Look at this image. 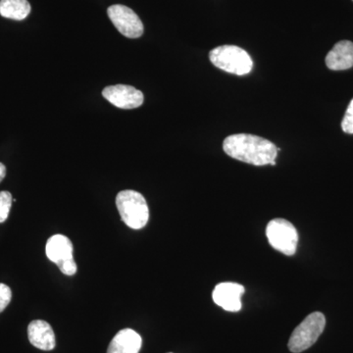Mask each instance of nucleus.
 <instances>
[{
    "label": "nucleus",
    "mask_w": 353,
    "mask_h": 353,
    "mask_svg": "<svg viewBox=\"0 0 353 353\" xmlns=\"http://www.w3.org/2000/svg\"><path fill=\"white\" fill-rule=\"evenodd\" d=\"M223 150L230 157L254 166H274L279 152V148L268 139L250 134L228 137L223 143Z\"/></svg>",
    "instance_id": "f257e3e1"
},
{
    "label": "nucleus",
    "mask_w": 353,
    "mask_h": 353,
    "mask_svg": "<svg viewBox=\"0 0 353 353\" xmlns=\"http://www.w3.org/2000/svg\"><path fill=\"white\" fill-rule=\"evenodd\" d=\"M121 219L134 230L143 229L150 219V209L143 194L136 190H122L116 196Z\"/></svg>",
    "instance_id": "f03ea898"
},
{
    "label": "nucleus",
    "mask_w": 353,
    "mask_h": 353,
    "mask_svg": "<svg viewBox=\"0 0 353 353\" xmlns=\"http://www.w3.org/2000/svg\"><path fill=\"white\" fill-rule=\"evenodd\" d=\"M209 58L215 67L234 75H248L253 68L250 54L236 46H217L210 51Z\"/></svg>",
    "instance_id": "7ed1b4c3"
},
{
    "label": "nucleus",
    "mask_w": 353,
    "mask_h": 353,
    "mask_svg": "<svg viewBox=\"0 0 353 353\" xmlns=\"http://www.w3.org/2000/svg\"><path fill=\"white\" fill-rule=\"evenodd\" d=\"M326 326V318L321 312L309 314L292 332L288 347L294 353L303 352L312 347Z\"/></svg>",
    "instance_id": "20e7f679"
},
{
    "label": "nucleus",
    "mask_w": 353,
    "mask_h": 353,
    "mask_svg": "<svg viewBox=\"0 0 353 353\" xmlns=\"http://www.w3.org/2000/svg\"><path fill=\"white\" fill-rule=\"evenodd\" d=\"M266 236L272 248L292 256L296 252L299 234L296 227L285 219L277 218L271 220L266 228Z\"/></svg>",
    "instance_id": "39448f33"
},
{
    "label": "nucleus",
    "mask_w": 353,
    "mask_h": 353,
    "mask_svg": "<svg viewBox=\"0 0 353 353\" xmlns=\"http://www.w3.org/2000/svg\"><path fill=\"white\" fill-rule=\"evenodd\" d=\"M108 14L109 19L123 36L129 39H138L143 36V22L129 7L116 4L109 7Z\"/></svg>",
    "instance_id": "423d86ee"
},
{
    "label": "nucleus",
    "mask_w": 353,
    "mask_h": 353,
    "mask_svg": "<svg viewBox=\"0 0 353 353\" xmlns=\"http://www.w3.org/2000/svg\"><path fill=\"white\" fill-rule=\"evenodd\" d=\"M104 99L116 108L121 109H134L143 105V92L132 85H109L102 92Z\"/></svg>",
    "instance_id": "0eeeda50"
},
{
    "label": "nucleus",
    "mask_w": 353,
    "mask_h": 353,
    "mask_svg": "<svg viewBox=\"0 0 353 353\" xmlns=\"http://www.w3.org/2000/svg\"><path fill=\"white\" fill-rule=\"evenodd\" d=\"M245 294L243 285L236 283H221L213 290L212 299L218 306L229 311L238 312L241 309V296Z\"/></svg>",
    "instance_id": "6e6552de"
},
{
    "label": "nucleus",
    "mask_w": 353,
    "mask_h": 353,
    "mask_svg": "<svg viewBox=\"0 0 353 353\" xmlns=\"http://www.w3.org/2000/svg\"><path fill=\"white\" fill-rule=\"evenodd\" d=\"M30 343L39 350L50 352L55 347V334L48 322L34 320L28 327Z\"/></svg>",
    "instance_id": "1a4fd4ad"
},
{
    "label": "nucleus",
    "mask_w": 353,
    "mask_h": 353,
    "mask_svg": "<svg viewBox=\"0 0 353 353\" xmlns=\"http://www.w3.org/2000/svg\"><path fill=\"white\" fill-rule=\"evenodd\" d=\"M326 65L334 71H341L353 67V43L341 41L334 44L326 57Z\"/></svg>",
    "instance_id": "9d476101"
},
{
    "label": "nucleus",
    "mask_w": 353,
    "mask_h": 353,
    "mask_svg": "<svg viewBox=\"0 0 353 353\" xmlns=\"http://www.w3.org/2000/svg\"><path fill=\"white\" fill-rule=\"evenodd\" d=\"M143 340L132 329L121 330L109 345L108 353H139Z\"/></svg>",
    "instance_id": "9b49d317"
},
{
    "label": "nucleus",
    "mask_w": 353,
    "mask_h": 353,
    "mask_svg": "<svg viewBox=\"0 0 353 353\" xmlns=\"http://www.w3.org/2000/svg\"><path fill=\"white\" fill-rule=\"evenodd\" d=\"M46 253L51 262L58 265L66 260L73 259V245L63 234H54L48 239Z\"/></svg>",
    "instance_id": "f8f14e48"
},
{
    "label": "nucleus",
    "mask_w": 353,
    "mask_h": 353,
    "mask_svg": "<svg viewBox=\"0 0 353 353\" xmlns=\"http://www.w3.org/2000/svg\"><path fill=\"white\" fill-rule=\"evenodd\" d=\"M27 0H0V15L7 19L22 21L31 13Z\"/></svg>",
    "instance_id": "ddd939ff"
},
{
    "label": "nucleus",
    "mask_w": 353,
    "mask_h": 353,
    "mask_svg": "<svg viewBox=\"0 0 353 353\" xmlns=\"http://www.w3.org/2000/svg\"><path fill=\"white\" fill-rule=\"evenodd\" d=\"M12 194L9 192H0V223L6 222L12 206Z\"/></svg>",
    "instance_id": "4468645a"
},
{
    "label": "nucleus",
    "mask_w": 353,
    "mask_h": 353,
    "mask_svg": "<svg viewBox=\"0 0 353 353\" xmlns=\"http://www.w3.org/2000/svg\"><path fill=\"white\" fill-rule=\"evenodd\" d=\"M341 129L347 134H353V99L350 101L343 122H341Z\"/></svg>",
    "instance_id": "2eb2a0df"
},
{
    "label": "nucleus",
    "mask_w": 353,
    "mask_h": 353,
    "mask_svg": "<svg viewBox=\"0 0 353 353\" xmlns=\"http://www.w3.org/2000/svg\"><path fill=\"white\" fill-rule=\"evenodd\" d=\"M12 299V292L6 284H0V313L10 303Z\"/></svg>",
    "instance_id": "dca6fc26"
},
{
    "label": "nucleus",
    "mask_w": 353,
    "mask_h": 353,
    "mask_svg": "<svg viewBox=\"0 0 353 353\" xmlns=\"http://www.w3.org/2000/svg\"><path fill=\"white\" fill-rule=\"evenodd\" d=\"M57 266L58 268H59V270L61 271L62 273L64 274V275L67 276L74 275V274H76L77 269H78V267H77V264L74 259L66 260V261L61 262V263L58 264Z\"/></svg>",
    "instance_id": "f3484780"
},
{
    "label": "nucleus",
    "mask_w": 353,
    "mask_h": 353,
    "mask_svg": "<svg viewBox=\"0 0 353 353\" xmlns=\"http://www.w3.org/2000/svg\"><path fill=\"white\" fill-rule=\"evenodd\" d=\"M6 176V167L3 164L0 163V183L2 182Z\"/></svg>",
    "instance_id": "a211bd4d"
},
{
    "label": "nucleus",
    "mask_w": 353,
    "mask_h": 353,
    "mask_svg": "<svg viewBox=\"0 0 353 353\" xmlns=\"http://www.w3.org/2000/svg\"><path fill=\"white\" fill-rule=\"evenodd\" d=\"M171 353V352H170Z\"/></svg>",
    "instance_id": "6ab92c4d"
}]
</instances>
